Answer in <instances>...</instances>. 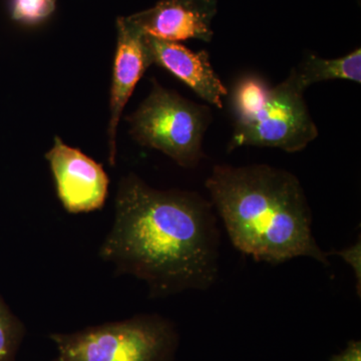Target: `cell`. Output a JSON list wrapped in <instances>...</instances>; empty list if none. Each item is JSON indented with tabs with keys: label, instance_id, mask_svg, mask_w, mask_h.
I'll list each match as a JSON object with an SVG mask.
<instances>
[{
	"label": "cell",
	"instance_id": "4",
	"mask_svg": "<svg viewBox=\"0 0 361 361\" xmlns=\"http://www.w3.org/2000/svg\"><path fill=\"white\" fill-rule=\"evenodd\" d=\"M49 339L54 361H174L180 341L175 323L157 313L56 332Z\"/></svg>",
	"mask_w": 361,
	"mask_h": 361
},
{
	"label": "cell",
	"instance_id": "1",
	"mask_svg": "<svg viewBox=\"0 0 361 361\" xmlns=\"http://www.w3.org/2000/svg\"><path fill=\"white\" fill-rule=\"evenodd\" d=\"M211 202L196 192L154 189L122 178L99 257L116 276L142 280L152 299L206 291L219 276L221 235Z\"/></svg>",
	"mask_w": 361,
	"mask_h": 361
},
{
	"label": "cell",
	"instance_id": "8",
	"mask_svg": "<svg viewBox=\"0 0 361 361\" xmlns=\"http://www.w3.org/2000/svg\"><path fill=\"white\" fill-rule=\"evenodd\" d=\"M118 26V44L114 63L111 89V120L109 123V161L116 164V130L126 104L145 71L153 65L147 37L129 20L120 18Z\"/></svg>",
	"mask_w": 361,
	"mask_h": 361
},
{
	"label": "cell",
	"instance_id": "9",
	"mask_svg": "<svg viewBox=\"0 0 361 361\" xmlns=\"http://www.w3.org/2000/svg\"><path fill=\"white\" fill-rule=\"evenodd\" d=\"M146 37L153 63L170 71L211 106L223 108L228 90L211 65L208 51L195 52L179 42Z\"/></svg>",
	"mask_w": 361,
	"mask_h": 361
},
{
	"label": "cell",
	"instance_id": "3",
	"mask_svg": "<svg viewBox=\"0 0 361 361\" xmlns=\"http://www.w3.org/2000/svg\"><path fill=\"white\" fill-rule=\"evenodd\" d=\"M303 92L291 73L276 87H270L255 75L239 78L231 94L234 130L228 153L244 146L276 148L287 153L305 149L318 137V129Z\"/></svg>",
	"mask_w": 361,
	"mask_h": 361
},
{
	"label": "cell",
	"instance_id": "10",
	"mask_svg": "<svg viewBox=\"0 0 361 361\" xmlns=\"http://www.w3.org/2000/svg\"><path fill=\"white\" fill-rule=\"evenodd\" d=\"M297 85L305 90L316 82L331 80H346L361 82V49H356L350 54L334 59H325L308 54L291 71Z\"/></svg>",
	"mask_w": 361,
	"mask_h": 361
},
{
	"label": "cell",
	"instance_id": "2",
	"mask_svg": "<svg viewBox=\"0 0 361 361\" xmlns=\"http://www.w3.org/2000/svg\"><path fill=\"white\" fill-rule=\"evenodd\" d=\"M205 186L242 253L274 266L297 257L330 265L313 236L310 203L295 175L268 165H218Z\"/></svg>",
	"mask_w": 361,
	"mask_h": 361
},
{
	"label": "cell",
	"instance_id": "7",
	"mask_svg": "<svg viewBox=\"0 0 361 361\" xmlns=\"http://www.w3.org/2000/svg\"><path fill=\"white\" fill-rule=\"evenodd\" d=\"M217 9V0H161L152 8L129 16V20L155 39L210 42Z\"/></svg>",
	"mask_w": 361,
	"mask_h": 361
},
{
	"label": "cell",
	"instance_id": "14",
	"mask_svg": "<svg viewBox=\"0 0 361 361\" xmlns=\"http://www.w3.org/2000/svg\"><path fill=\"white\" fill-rule=\"evenodd\" d=\"M330 361H361V342L351 341L345 349L338 355L332 356Z\"/></svg>",
	"mask_w": 361,
	"mask_h": 361
},
{
	"label": "cell",
	"instance_id": "13",
	"mask_svg": "<svg viewBox=\"0 0 361 361\" xmlns=\"http://www.w3.org/2000/svg\"><path fill=\"white\" fill-rule=\"evenodd\" d=\"M327 256L336 255L343 259L346 264L353 268L355 272L356 279V290L358 292V296H361V241L360 237L357 241L348 248L342 249V250H334L326 253Z\"/></svg>",
	"mask_w": 361,
	"mask_h": 361
},
{
	"label": "cell",
	"instance_id": "11",
	"mask_svg": "<svg viewBox=\"0 0 361 361\" xmlns=\"http://www.w3.org/2000/svg\"><path fill=\"white\" fill-rule=\"evenodd\" d=\"M25 334V324L0 296V361H16Z\"/></svg>",
	"mask_w": 361,
	"mask_h": 361
},
{
	"label": "cell",
	"instance_id": "6",
	"mask_svg": "<svg viewBox=\"0 0 361 361\" xmlns=\"http://www.w3.org/2000/svg\"><path fill=\"white\" fill-rule=\"evenodd\" d=\"M45 159L66 212L90 213L103 208L110 180L101 164L68 146L59 137H54V146L45 154Z\"/></svg>",
	"mask_w": 361,
	"mask_h": 361
},
{
	"label": "cell",
	"instance_id": "12",
	"mask_svg": "<svg viewBox=\"0 0 361 361\" xmlns=\"http://www.w3.org/2000/svg\"><path fill=\"white\" fill-rule=\"evenodd\" d=\"M56 0H9L11 20L21 25H32L47 20L54 9Z\"/></svg>",
	"mask_w": 361,
	"mask_h": 361
},
{
	"label": "cell",
	"instance_id": "5",
	"mask_svg": "<svg viewBox=\"0 0 361 361\" xmlns=\"http://www.w3.org/2000/svg\"><path fill=\"white\" fill-rule=\"evenodd\" d=\"M127 120L135 141L158 149L180 167L196 168L204 158L202 144L212 122L210 109L188 101L156 80L148 97Z\"/></svg>",
	"mask_w": 361,
	"mask_h": 361
}]
</instances>
